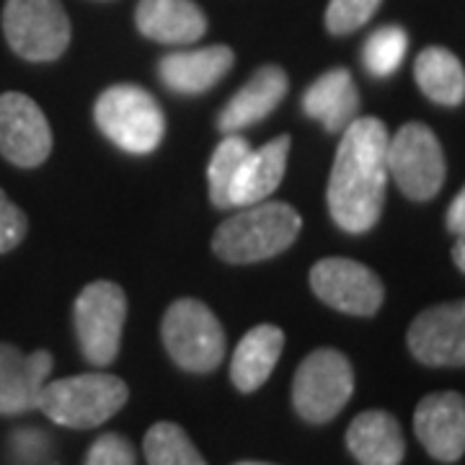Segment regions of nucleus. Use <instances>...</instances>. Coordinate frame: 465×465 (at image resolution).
<instances>
[{
  "label": "nucleus",
  "instance_id": "1",
  "mask_svg": "<svg viewBox=\"0 0 465 465\" xmlns=\"http://www.w3.org/2000/svg\"><path fill=\"white\" fill-rule=\"evenodd\" d=\"M388 127L375 116H360L341 133L329 179V213L347 232L378 225L388 186Z\"/></svg>",
  "mask_w": 465,
  "mask_h": 465
},
{
  "label": "nucleus",
  "instance_id": "2",
  "mask_svg": "<svg viewBox=\"0 0 465 465\" xmlns=\"http://www.w3.org/2000/svg\"><path fill=\"white\" fill-rule=\"evenodd\" d=\"M302 220L284 202H256L238 207L213 235V251L228 264H253L287 251L298 241Z\"/></svg>",
  "mask_w": 465,
  "mask_h": 465
},
{
  "label": "nucleus",
  "instance_id": "3",
  "mask_svg": "<svg viewBox=\"0 0 465 465\" xmlns=\"http://www.w3.org/2000/svg\"><path fill=\"white\" fill-rule=\"evenodd\" d=\"M130 388L116 375L85 372L47 381L39 396V411L67 430H94L127 403Z\"/></svg>",
  "mask_w": 465,
  "mask_h": 465
},
{
  "label": "nucleus",
  "instance_id": "4",
  "mask_svg": "<svg viewBox=\"0 0 465 465\" xmlns=\"http://www.w3.org/2000/svg\"><path fill=\"white\" fill-rule=\"evenodd\" d=\"M99 130L116 148L145 155L161 145L166 134V116L155 96L143 85H109L94 106Z\"/></svg>",
  "mask_w": 465,
  "mask_h": 465
},
{
  "label": "nucleus",
  "instance_id": "5",
  "mask_svg": "<svg viewBox=\"0 0 465 465\" xmlns=\"http://www.w3.org/2000/svg\"><path fill=\"white\" fill-rule=\"evenodd\" d=\"M163 347L186 372H213L225 357V331L217 316L200 300L171 302L161 326Z\"/></svg>",
  "mask_w": 465,
  "mask_h": 465
},
{
  "label": "nucleus",
  "instance_id": "6",
  "mask_svg": "<svg viewBox=\"0 0 465 465\" xmlns=\"http://www.w3.org/2000/svg\"><path fill=\"white\" fill-rule=\"evenodd\" d=\"M354 393L351 362L336 349H316L300 362L292 381V406L308 424H326L341 414Z\"/></svg>",
  "mask_w": 465,
  "mask_h": 465
},
{
  "label": "nucleus",
  "instance_id": "7",
  "mask_svg": "<svg viewBox=\"0 0 465 465\" xmlns=\"http://www.w3.org/2000/svg\"><path fill=\"white\" fill-rule=\"evenodd\" d=\"M445 173V153L427 124L409 122L388 140V176L409 200L427 202L437 197Z\"/></svg>",
  "mask_w": 465,
  "mask_h": 465
},
{
  "label": "nucleus",
  "instance_id": "8",
  "mask_svg": "<svg viewBox=\"0 0 465 465\" xmlns=\"http://www.w3.org/2000/svg\"><path fill=\"white\" fill-rule=\"evenodd\" d=\"M3 34L18 57L52 63L70 45V18L60 0H8L3 8Z\"/></svg>",
  "mask_w": 465,
  "mask_h": 465
},
{
  "label": "nucleus",
  "instance_id": "9",
  "mask_svg": "<svg viewBox=\"0 0 465 465\" xmlns=\"http://www.w3.org/2000/svg\"><path fill=\"white\" fill-rule=\"evenodd\" d=\"M73 321L85 360L96 367H109L119 354L122 329L127 321L124 290L104 280L91 282L75 300Z\"/></svg>",
  "mask_w": 465,
  "mask_h": 465
},
{
  "label": "nucleus",
  "instance_id": "10",
  "mask_svg": "<svg viewBox=\"0 0 465 465\" xmlns=\"http://www.w3.org/2000/svg\"><path fill=\"white\" fill-rule=\"evenodd\" d=\"M311 287L333 311L347 316H375L385 300L381 277L354 259H321L311 269Z\"/></svg>",
  "mask_w": 465,
  "mask_h": 465
},
{
  "label": "nucleus",
  "instance_id": "11",
  "mask_svg": "<svg viewBox=\"0 0 465 465\" xmlns=\"http://www.w3.org/2000/svg\"><path fill=\"white\" fill-rule=\"evenodd\" d=\"M52 153V130L39 104L26 94L0 96V155L18 168L42 166Z\"/></svg>",
  "mask_w": 465,
  "mask_h": 465
},
{
  "label": "nucleus",
  "instance_id": "12",
  "mask_svg": "<svg viewBox=\"0 0 465 465\" xmlns=\"http://www.w3.org/2000/svg\"><path fill=\"white\" fill-rule=\"evenodd\" d=\"M409 351L427 367H465V300L421 311L409 326Z\"/></svg>",
  "mask_w": 465,
  "mask_h": 465
},
{
  "label": "nucleus",
  "instance_id": "13",
  "mask_svg": "<svg viewBox=\"0 0 465 465\" xmlns=\"http://www.w3.org/2000/svg\"><path fill=\"white\" fill-rule=\"evenodd\" d=\"M414 432L434 460H460L465 455V396L455 391L424 396L414 411Z\"/></svg>",
  "mask_w": 465,
  "mask_h": 465
},
{
  "label": "nucleus",
  "instance_id": "14",
  "mask_svg": "<svg viewBox=\"0 0 465 465\" xmlns=\"http://www.w3.org/2000/svg\"><path fill=\"white\" fill-rule=\"evenodd\" d=\"M50 351L24 354L14 344H0V416H18L39 409L42 388L50 378Z\"/></svg>",
  "mask_w": 465,
  "mask_h": 465
},
{
  "label": "nucleus",
  "instance_id": "15",
  "mask_svg": "<svg viewBox=\"0 0 465 465\" xmlns=\"http://www.w3.org/2000/svg\"><path fill=\"white\" fill-rule=\"evenodd\" d=\"M287 73L280 65L259 67L217 116V130L232 134L272 114L287 96Z\"/></svg>",
  "mask_w": 465,
  "mask_h": 465
},
{
  "label": "nucleus",
  "instance_id": "16",
  "mask_svg": "<svg viewBox=\"0 0 465 465\" xmlns=\"http://www.w3.org/2000/svg\"><path fill=\"white\" fill-rule=\"evenodd\" d=\"M134 24L143 36L171 47L194 45L207 32V16L194 0H140Z\"/></svg>",
  "mask_w": 465,
  "mask_h": 465
},
{
  "label": "nucleus",
  "instance_id": "17",
  "mask_svg": "<svg viewBox=\"0 0 465 465\" xmlns=\"http://www.w3.org/2000/svg\"><path fill=\"white\" fill-rule=\"evenodd\" d=\"M232 63H235V54L225 45L168 52L158 63V75L166 88L183 96H192V94H204L220 84L228 75Z\"/></svg>",
  "mask_w": 465,
  "mask_h": 465
},
{
  "label": "nucleus",
  "instance_id": "18",
  "mask_svg": "<svg viewBox=\"0 0 465 465\" xmlns=\"http://www.w3.org/2000/svg\"><path fill=\"white\" fill-rule=\"evenodd\" d=\"M360 94L347 67L323 73L302 94V112L321 122L329 133H344L357 119Z\"/></svg>",
  "mask_w": 465,
  "mask_h": 465
},
{
  "label": "nucleus",
  "instance_id": "19",
  "mask_svg": "<svg viewBox=\"0 0 465 465\" xmlns=\"http://www.w3.org/2000/svg\"><path fill=\"white\" fill-rule=\"evenodd\" d=\"M347 448L360 465H401L406 442L399 419L388 411H362L347 430Z\"/></svg>",
  "mask_w": 465,
  "mask_h": 465
},
{
  "label": "nucleus",
  "instance_id": "20",
  "mask_svg": "<svg viewBox=\"0 0 465 465\" xmlns=\"http://www.w3.org/2000/svg\"><path fill=\"white\" fill-rule=\"evenodd\" d=\"M284 349V331L277 326L262 323L251 329L232 351L231 381L241 393H253L259 391L274 367L280 362Z\"/></svg>",
  "mask_w": 465,
  "mask_h": 465
},
{
  "label": "nucleus",
  "instance_id": "21",
  "mask_svg": "<svg viewBox=\"0 0 465 465\" xmlns=\"http://www.w3.org/2000/svg\"><path fill=\"white\" fill-rule=\"evenodd\" d=\"M290 158V137L282 134L264 148L251 150L232 183V210L269 200V194L282 183Z\"/></svg>",
  "mask_w": 465,
  "mask_h": 465
},
{
  "label": "nucleus",
  "instance_id": "22",
  "mask_svg": "<svg viewBox=\"0 0 465 465\" xmlns=\"http://www.w3.org/2000/svg\"><path fill=\"white\" fill-rule=\"evenodd\" d=\"M416 85L440 106H460L465 101V67L445 47H427L414 63Z\"/></svg>",
  "mask_w": 465,
  "mask_h": 465
},
{
  "label": "nucleus",
  "instance_id": "23",
  "mask_svg": "<svg viewBox=\"0 0 465 465\" xmlns=\"http://www.w3.org/2000/svg\"><path fill=\"white\" fill-rule=\"evenodd\" d=\"M249 153V140L238 133L225 134V140L213 153L207 179H210V200L220 210H232V183H235V176Z\"/></svg>",
  "mask_w": 465,
  "mask_h": 465
},
{
  "label": "nucleus",
  "instance_id": "24",
  "mask_svg": "<svg viewBox=\"0 0 465 465\" xmlns=\"http://www.w3.org/2000/svg\"><path fill=\"white\" fill-rule=\"evenodd\" d=\"M143 450L148 465H207L189 434L173 421L153 424L145 434Z\"/></svg>",
  "mask_w": 465,
  "mask_h": 465
},
{
  "label": "nucleus",
  "instance_id": "25",
  "mask_svg": "<svg viewBox=\"0 0 465 465\" xmlns=\"http://www.w3.org/2000/svg\"><path fill=\"white\" fill-rule=\"evenodd\" d=\"M406 50H409L406 32L396 24H388L367 36L365 47H362V65L370 75L388 78L401 67Z\"/></svg>",
  "mask_w": 465,
  "mask_h": 465
},
{
  "label": "nucleus",
  "instance_id": "26",
  "mask_svg": "<svg viewBox=\"0 0 465 465\" xmlns=\"http://www.w3.org/2000/svg\"><path fill=\"white\" fill-rule=\"evenodd\" d=\"M382 0H329L326 8V29L333 36L362 29L370 18L378 14Z\"/></svg>",
  "mask_w": 465,
  "mask_h": 465
},
{
  "label": "nucleus",
  "instance_id": "27",
  "mask_svg": "<svg viewBox=\"0 0 465 465\" xmlns=\"http://www.w3.org/2000/svg\"><path fill=\"white\" fill-rule=\"evenodd\" d=\"M85 465H134V450L122 434H101L88 450Z\"/></svg>",
  "mask_w": 465,
  "mask_h": 465
},
{
  "label": "nucleus",
  "instance_id": "28",
  "mask_svg": "<svg viewBox=\"0 0 465 465\" xmlns=\"http://www.w3.org/2000/svg\"><path fill=\"white\" fill-rule=\"evenodd\" d=\"M26 231H29V220L24 215V210L16 207L0 189V253L16 249L26 238Z\"/></svg>",
  "mask_w": 465,
  "mask_h": 465
},
{
  "label": "nucleus",
  "instance_id": "29",
  "mask_svg": "<svg viewBox=\"0 0 465 465\" xmlns=\"http://www.w3.org/2000/svg\"><path fill=\"white\" fill-rule=\"evenodd\" d=\"M445 225H448V231L455 232V235H463L465 232V186L455 194V200L450 202Z\"/></svg>",
  "mask_w": 465,
  "mask_h": 465
},
{
  "label": "nucleus",
  "instance_id": "30",
  "mask_svg": "<svg viewBox=\"0 0 465 465\" xmlns=\"http://www.w3.org/2000/svg\"><path fill=\"white\" fill-rule=\"evenodd\" d=\"M452 262H455V266L465 274V232L463 235H458V241H455V246H452Z\"/></svg>",
  "mask_w": 465,
  "mask_h": 465
},
{
  "label": "nucleus",
  "instance_id": "31",
  "mask_svg": "<svg viewBox=\"0 0 465 465\" xmlns=\"http://www.w3.org/2000/svg\"><path fill=\"white\" fill-rule=\"evenodd\" d=\"M235 465H269V463H235Z\"/></svg>",
  "mask_w": 465,
  "mask_h": 465
}]
</instances>
